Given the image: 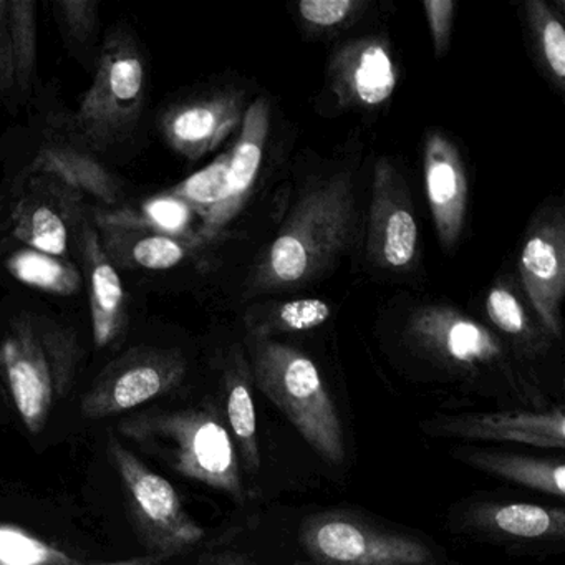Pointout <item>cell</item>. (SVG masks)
Instances as JSON below:
<instances>
[{
    "instance_id": "cell-1",
    "label": "cell",
    "mask_w": 565,
    "mask_h": 565,
    "mask_svg": "<svg viewBox=\"0 0 565 565\" xmlns=\"http://www.w3.org/2000/svg\"><path fill=\"white\" fill-rule=\"evenodd\" d=\"M121 436L158 456L178 475L243 501L239 456L213 403L178 412H145L118 423Z\"/></svg>"
},
{
    "instance_id": "cell-2",
    "label": "cell",
    "mask_w": 565,
    "mask_h": 565,
    "mask_svg": "<svg viewBox=\"0 0 565 565\" xmlns=\"http://www.w3.org/2000/svg\"><path fill=\"white\" fill-rule=\"evenodd\" d=\"M352 221L349 178L337 174L307 191L257 266L253 289L267 292L316 276L342 249Z\"/></svg>"
},
{
    "instance_id": "cell-3",
    "label": "cell",
    "mask_w": 565,
    "mask_h": 565,
    "mask_svg": "<svg viewBox=\"0 0 565 565\" xmlns=\"http://www.w3.org/2000/svg\"><path fill=\"white\" fill-rule=\"evenodd\" d=\"M253 380L302 438L330 465L345 461L342 423L316 363L264 337L249 339Z\"/></svg>"
},
{
    "instance_id": "cell-4",
    "label": "cell",
    "mask_w": 565,
    "mask_h": 565,
    "mask_svg": "<svg viewBox=\"0 0 565 565\" xmlns=\"http://www.w3.org/2000/svg\"><path fill=\"white\" fill-rule=\"evenodd\" d=\"M77 363V343L68 333L42 329L31 317L11 323L0 342V375L32 435L44 431L55 402L71 392Z\"/></svg>"
},
{
    "instance_id": "cell-5",
    "label": "cell",
    "mask_w": 565,
    "mask_h": 565,
    "mask_svg": "<svg viewBox=\"0 0 565 565\" xmlns=\"http://www.w3.org/2000/svg\"><path fill=\"white\" fill-rule=\"evenodd\" d=\"M145 92L143 55L130 35L115 32L105 42L97 74L74 115L75 134L95 150L124 143L140 121Z\"/></svg>"
},
{
    "instance_id": "cell-6",
    "label": "cell",
    "mask_w": 565,
    "mask_h": 565,
    "mask_svg": "<svg viewBox=\"0 0 565 565\" xmlns=\"http://www.w3.org/2000/svg\"><path fill=\"white\" fill-rule=\"evenodd\" d=\"M108 452L130 501L135 529L148 554L170 561L203 541L204 529L188 514L174 486L134 451L110 438Z\"/></svg>"
},
{
    "instance_id": "cell-7",
    "label": "cell",
    "mask_w": 565,
    "mask_h": 565,
    "mask_svg": "<svg viewBox=\"0 0 565 565\" xmlns=\"http://www.w3.org/2000/svg\"><path fill=\"white\" fill-rule=\"evenodd\" d=\"M186 372L178 350L135 347L98 373L82 399V413L88 419L124 415L174 392Z\"/></svg>"
},
{
    "instance_id": "cell-8",
    "label": "cell",
    "mask_w": 565,
    "mask_h": 565,
    "mask_svg": "<svg viewBox=\"0 0 565 565\" xmlns=\"http://www.w3.org/2000/svg\"><path fill=\"white\" fill-rule=\"evenodd\" d=\"M306 551L322 565H433L422 542L379 531L347 514L307 519L300 532Z\"/></svg>"
},
{
    "instance_id": "cell-9",
    "label": "cell",
    "mask_w": 565,
    "mask_h": 565,
    "mask_svg": "<svg viewBox=\"0 0 565 565\" xmlns=\"http://www.w3.org/2000/svg\"><path fill=\"white\" fill-rule=\"evenodd\" d=\"M418 254V224L408 188L398 170L380 158L373 170L369 223V256L383 269L412 267Z\"/></svg>"
},
{
    "instance_id": "cell-10",
    "label": "cell",
    "mask_w": 565,
    "mask_h": 565,
    "mask_svg": "<svg viewBox=\"0 0 565 565\" xmlns=\"http://www.w3.org/2000/svg\"><path fill=\"white\" fill-rule=\"evenodd\" d=\"M519 273L542 326L558 339L565 290V227L557 211L541 214L531 224L522 244Z\"/></svg>"
},
{
    "instance_id": "cell-11",
    "label": "cell",
    "mask_w": 565,
    "mask_h": 565,
    "mask_svg": "<svg viewBox=\"0 0 565 565\" xmlns=\"http://www.w3.org/2000/svg\"><path fill=\"white\" fill-rule=\"evenodd\" d=\"M416 345L462 370H476L501 359V343L486 327L448 307H426L409 322Z\"/></svg>"
},
{
    "instance_id": "cell-12",
    "label": "cell",
    "mask_w": 565,
    "mask_h": 565,
    "mask_svg": "<svg viewBox=\"0 0 565 565\" xmlns=\"http://www.w3.org/2000/svg\"><path fill=\"white\" fill-rule=\"evenodd\" d=\"M330 87L343 108L380 107L396 88V67L383 39L347 42L333 54Z\"/></svg>"
},
{
    "instance_id": "cell-13",
    "label": "cell",
    "mask_w": 565,
    "mask_h": 565,
    "mask_svg": "<svg viewBox=\"0 0 565 565\" xmlns=\"http://www.w3.org/2000/svg\"><path fill=\"white\" fill-rule=\"evenodd\" d=\"M243 117L241 95H213L164 111L161 131L177 153L196 161L216 150L243 124Z\"/></svg>"
},
{
    "instance_id": "cell-14",
    "label": "cell",
    "mask_w": 565,
    "mask_h": 565,
    "mask_svg": "<svg viewBox=\"0 0 565 565\" xmlns=\"http://www.w3.org/2000/svg\"><path fill=\"white\" fill-rule=\"evenodd\" d=\"M270 108L266 98L259 97L249 105L241 124L236 147L231 150L230 194L220 210L198 227L194 247L213 243L227 224L243 210L263 164L264 148L269 134Z\"/></svg>"
},
{
    "instance_id": "cell-15",
    "label": "cell",
    "mask_w": 565,
    "mask_h": 565,
    "mask_svg": "<svg viewBox=\"0 0 565 565\" xmlns=\"http://www.w3.org/2000/svg\"><path fill=\"white\" fill-rule=\"evenodd\" d=\"M425 183L439 241L443 247H451L465 226L468 180L461 154L438 131H431L426 137Z\"/></svg>"
},
{
    "instance_id": "cell-16",
    "label": "cell",
    "mask_w": 565,
    "mask_h": 565,
    "mask_svg": "<svg viewBox=\"0 0 565 565\" xmlns=\"http://www.w3.org/2000/svg\"><path fill=\"white\" fill-rule=\"evenodd\" d=\"M443 435L489 441L521 443L539 448L565 446L564 409L551 412H504L456 416L439 425Z\"/></svg>"
},
{
    "instance_id": "cell-17",
    "label": "cell",
    "mask_w": 565,
    "mask_h": 565,
    "mask_svg": "<svg viewBox=\"0 0 565 565\" xmlns=\"http://www.w3.org/2000/svg\"><path fill=\"white\" fill-rule=\"evenodd\" d=\"M84 257L90 284L92 332L100 349L124 335L127 327V300L117 267L108 259L97 231L85 226Z\"/></svg>"
},
{
    "instance_id": "cell-18",
    "label": "cell",
    "mask_w": 565,
    "mask_h": 565,
    "mask_svg": "<svg viewBox=\"0 0 565 565\" xmlns=\"http://www.w3.org/2000/svg\"><path fill=\"white\" fill-rule=\"evenodd\" d=\"M253 372L239 350L231 353L224 370L226 390V418L230 423L234 445L239 449L241 459L250 476L260 471L259 441H257V418L253 398Z\"/></svg>"
},
{
    "instance_id": "cell-19",
    "label": "cell",
    "mask_w": 565,
    "mask_h": 565,
    "mask_svg": "<svg viewBox=\"0 0 565 565\" xmlns=\"http://www.w3.org/2000/svg\"><path fill=\"white\" fill-rule=\"evenodd\" d=\"M194 216L196 213L184 201L167 191L148 198L138 207L100 214L98 224L102 227L150 231L181 241L188 247H194Z\"/></svg>"
},
{
    "instance_id": "cell-20",
    "label": "cell",
    "mask_w": 565,
    "mask_h": 565,
    "mask_svg": "<svg viewBox=\"0 0 565 565\" xmlns=\"http://www.w3.org/2000/svg\"><path fill=\"white\" fill-rule=\"evenodd\" d=\"M475 515L476 525L508 537L551 541L565 535V511L562 508L511 502L482 505Z\"/></svg>"
},
{
    "instance_id": "cell-21",
    "label": "cell",
    "mask_w": 565,
    "mask_h": 565,
    "mask_svg": "<svg viewBox=\"0 0 565 565\" xmlns=\"http://www.w3.org/2000/svg\"><path fill=\"white\" fill-rule=\"evenodd\" d=\"M459 458L481 471L491 472L515 484L564 498L565 466L562 459L534 458L511 452L469 451Z\"/></svg>"
},
{
    "instance_id": "cell-22",
    "label": "cell",
    "mask_w": 565,
    "mask_h": 565,
    "mask_svg": "<svg viewBox=\"0 0 565 565\" xmlns=\"http://www.w3.org/2000/svg\"><path fill=\"white\" fill-rule=\"evenodd\" d=\"M107 244L104 249L108 259L124 267L148 270H167L183 263L186 244L150 231L105 227Z\"/></svg>"
},
{
    "instance_id": "cell-23",
    "label": "cell",
    "mask_w": 565,
    "mask_h": 565,
    "mask_svg": "<svg viewBox=\"0 0 565 565\" xmlns=\"http://www.w3.org/2000/svg\"><path fill=\"white\" fill-rule=\"evenodd\" d=\"M35 171L52 174L68 186L85 191L98 198L104 203H117L120 198V186L117 180L88 154L81 153L74 148H45L32 164Z\"/></svg>"
},
{
    "instance_id": "cell-24",
    "label": "cell",
    "mask_w": 565,
    "mask_h": 565,
    "mask_svg": "<svg viewBox=\"0 0 565 565\" xmlns=\"http://www.w3.org/2000/svg\"><path fill=\"white\" fill-rule=\"evenodd\" d=\"M8 270L19 282L57 296H72L81 289V273L74 264L39 250L22 249L12 254Z\"/></svg>"
},
{
    "instance_id": "cell-25",
    "label": "cell",
    "mask_w": 565,
    "mask_h": 565,
    "mask_svg": "<svg viewBox=\"0 0 565 565\" xmlns=\"http://www.w3.org/2000/svg\"><path fill=\"white\" fill-rule=\"evenodd\" d=\"M14 234L29 249L62 257L67 254L68 231L64 217L44 203L19 204L14 214Z\"/></svg>"
},
{
    "instance_id": "cell-26",
    "label": "cell",
    "mask_w": 565,
    "mask_h": 565,
    "mask_svg": "<svg viewBox=\"0 0 565 565\" xmlns=\"http://www.w3.org/2000/svg\"><path fill=\"white\" fill-rule=\"evenodd\" d=\"M14 82L22 95H31L38 65V12L32 0H8Z\"/></svg>"
},
{
    "instance_id": "cell-27",
    "label": "cell",
    "mask_w": 565,
    "mask_h": 565,
    "mask_svg": "<svg viewBox=\"0 0 565 565\" xmlns=\"http://www.w3.org/2000/svg\"><path fill=\"white\" fill-rule=\"evenodd\" d=\"M230 161L231 151H227L170 190L173 196L180 198L196 213V216H200L201 224L206 223L220 210L230 194Z\"/></svg>"
},
{
    "instance_id": "cell-28",
    "label": "cell",
    "mask_w": 565,
    "mask_h": 565,
    "mask_svg": "<svg viewBox=\"0 0 565 565\" xmlns=\"http://www.w3.org/2000/svg\"><path fill=\"white\" fill-rule=\"evenodd\" d=\"M329 303L320 299H296L279 303L250 319V335L270 339L273 333L307 332L330 319Z\"/></svg>"
},
{
    "instance_id": "cell-29",
    "label": "cell",
    "mask_w": 565,
    "mask_h": 565,
    "mask_svg": "<svg viewBox=\"0 0 565 565\" xmlns=\"http://www.w3.org/2000/svg\"><path fill=\"white\" fill-rule=\"evenodd\" d=\"M527 14L535 41L541 49L542 61H544L551 77L562 87L565 78L564 24L555 14L554 9L542 0L529 2Z\"/></svg>"
},
{
    "instance_id": "cell-30",
    "label": "cell",
    "mask_w": 565,
    "mask_h": 565,
    "mask_svg": "<svg viewBox=\"0 0 565 565\" xmlns=\"http://www.w3.org/2000/svg\"><path fill=\"white\" fill-rule=\"evenodd\" d=\"M486 312L491 322L502 332L514 337H527L531 332L527 316L514 290L504 284H495L486 299Z\"/></svg>"
},
{
    "instance_id": "cell-31",
    "label": "cell",
    "mask_w": 565,
    "mask_h": 565,
    "mask_svg": "<svg viewBox=\"0 0 565 565\" xmlns=\"http://www.w3.org/2000/svg\"><path fill=\"white\" fill-rule=\"evenodd\" d=\"M62 28L71 38L85 41L97 29L98 4L92 0H58L55 2Z\"/></svg>"
},
{
    "instance_id": "cell-32",
    "label": "cell",
    "mask_w": 565,
    "mask_h": 565,
    "mask_svg": "<svg viewBox=\"0 0 565 565\" xmlns=\"http://www.w3.org/2000/svg\"><path fill=\"white\" fill-rule=\"evenodd\" d=\"M356 8H360V4L355 0H302L299 4V14L307 24L333 28L352 18Z\"/></svg>"
},
{
    "instance_id": "cell-33",
    "label": "cell",
    "mask_w": 565,
    "mask_h": 565,
    "mask_svg": "<svg viewBox=\"0 0 565 565\" xmlns=\"http://www.w3.org/2000/svg\"><path fill=\"white\" fill-rule=\"evenodd\" d=\"M426 19L431 31L435 54L438 57L449 51L451 42L452 15H455V2L452 0H425Z\"/></svg>"
},
{
    "instance_id": "cell-34",
    "label": "cell",
    "mask_w": 565,
    "mask_h": 565,
    "mask_svg": "<svg viewBox=\"0 0 565 565\" xmlns=\"http://www.w3.org/2000/svg\"><path fill=\"white\" fill-rule=\"evenodd\" d=\"M14 87V62H12L8 0H0V94H8Z\"/></svg>"
},
{
    "instance_id": "cell-35",
    "label": "cell",
    "mask_w": 565,
    "mask_h": 565,
    "mask_svg": "<svg viewBox=\"0 0 565 565\" xmlns=\"http://www.w3.org/2000/svg\"><path fill=\"white\" fill-rule=\"evenodd\" d=\"M167 562V558L160 557V555H140V557H131L125 558V561H114V562H95V564H77V562H61V564H47V565H161ZM0 565H8L2 564Z\"/></svg>"
},
{
    "instance_id": "cell-36",
    "label": "cell",
    "mask_w": 565,
    "mask_h": 565,
    "mask_svg": "<svg viewBox=\"0 0 565 565\" xmlns=\"http://www.w3.org/2000/svg\"><path fill=\"white\" fill-rule=\"evenodd\" d=\"M198 565H256L246 555L234 554V552H223V554L206 555L201 558Z\"/></svg>"
}]
</instances>
